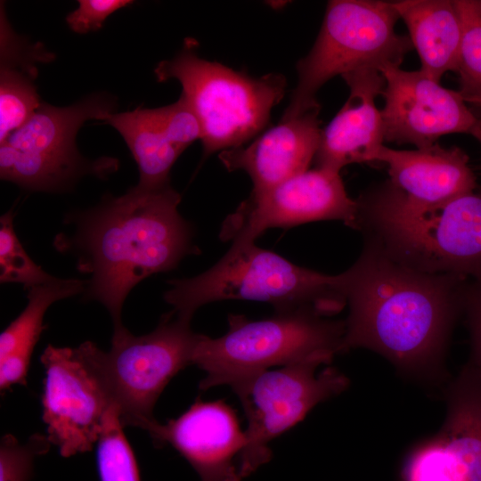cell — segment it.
<instances>
[{"mask_svg": "<svg viewBox=\"0 0 481 481\" xmlns=\"http://www.w3.org/2000/svg\"><path fill=\"white\" fill-rule=\"evenodd\" d=\"M159 82L177 80L182 95L196 114L205 157L246 144L267 125L272 109L284 96L281 74L258 77L200 58L197 42L185 39L171 59L154 69Z\"/></svg>", "mask_w": 481, "mask_h": 481, "instance_id": "6", "label": "cell"}, {"mask_svg": "<svg viewBox=\"0 0 481 481\" xmlns=\"http://www.w3.org/2000/svg\"><path fill=\"white\" fill-rule=\"evenodd\" d=\"M357 201L344 187L340 172L317 167L265 191L253 193L224 221L223 240H256L267 229L320 220L356 228Z\"/></svg>", "mask_w": 481, "mask_h": 481, "instance_id": "12", "label": "cell"}, {"mask_svg": "<svg viewBox=\"0 0 481 481\" xmlns=\"http://www.w3.org/2000/svg\"><path fill=\"white\" fill-rule=\"evenodd\" d=\"M86 282L58 279L28 290V304L20 314L0 335V360L17 359L28 365L42 330L46 310L54 302L84 291Z\"/></svg>", "mask_w": 481, "mask_h": 481, "instance_id": "22", "label": "cell"}, {"mask_svg": "<svg viewBox=\"0 0 481 481\" xmlns=\"http://www.w3.org/2000/svg\"><path fill=\"white\" fill-rule=\"evenodd\" d=\"M321 361L270 369L231 386L247 418L241 456L243 478L269 461V443L299 421L318 404L338 395L348 378L333 367L318 371Z\"/></svg>", "mask_w": 481, "mask_h": 481, "instance_id": "10", "label": "cell"}, {"mask_svg": "<svg viewBox=\"0 0 481 481\" xmlns=\"http://www.w3.org/2000/svg\"><path fill=\"white\" fill-rule=\"evenodd\" d=\"M51 443L47 437L35 434L26 443H20L11 434L4 435L0 443V481H29L34 461L48 452Z\"/></svg>", "mask_w": 481, "mask_h": 481, "instance_id": "26", "label": "cell"}, {"mask_svg": "<svg viewBox=\"0 0 481 481\" xmlns=\"http://www.w3.org/2000/svg\"><path fill=\"white\" fill-rule=\"evenodd\" d=\"M375 161L387 164L389 183L407 198L434 204L474 192L476 175L469 157L457 147L437 144L412 151L382 145Z\"/></svg>", "mask_w": 481, "mask_h": 481, "instance_id": "17", "label": "cell"}, {"mask_svg": "<svg viewBox=\"0 0 481 481\" xmlns=\"http://www.w3.org/2000/svg\"><path fill=\"white\" fill-rule=\"evenodd\" d=\"M379 70L385 82L380 112L386 141L420 149L436 144L442 135H472L481 126L460 92L442 86L420 69L407 71L387 63Z\"/></svg>", "mask_w": 481, "mask_h": 481, "instance_id": "13", "label": "cell"}, {"mask_svg": "<svg viewBox=\"0 0 481 481\" xmlns=\"http://www.w3.org/2000/svg\"><path fill=\"white\" fill-rule=\"evenodd\" d=\"M320 106L282 117L251 143L223 151L218 157L228 171L243 170L252 180V192L265 191L308 170L315 158L322 129Z\"/></svg>", "mask_w": 481, "mask_h": 481, "instance_id": "15", "label": "cell"}, {"mask_svg": "<svg viewBox=\"0 0 481 481\" xmlns=\"http://www.w3.org/2000/svg\"><path fill=\"white\" fill-rule=\"evenodd\" d=\"M200 335L190 319L172 311L148 334L135 336L121 325L114 328L109 352L97 346L96 362L124 427L146 430L156 420L157 400L171 379L192 364Z\"/></svg>", "mask_w": 481, "mask_h": 481, "instance_id": "9", "label": "cell"}, {"mask_svg": "<svg viewBox=\"0 0 481 481\" xmlns=\"http://www.w3.org/2000/svg\"><path fill=\"white\" fill-rule=\"evenodd\" d=\"M324 317L310 310L275 312L255 321L230 314L225 334H201L196 345L192 363L205 373L200 389L231 387L275 366L314 360L330 363L342 353L345 321Z\"/></svg>", "mask_w": 481, "mask_h": 481, "instance_id": "5", "label": "cell"}, {"mask_svg": "<svg viewBox=\"0 0 481 481\" xmlns=\"http://www.w3.org/2000/svg\"><path fill=\"white\" fill-rule=\"evenodd\" d=\"M118 407L107 411L97 442V468L101 481H141L134 452L123 432Z\"/></svg>", "mask_w": 481, "mask_h": 481, "instance_id": "23", "label": "cell"}, {"mask_svg": "<svg viewBox=\"0 0 481 481\" xmlns=\"http://www.w3.org/2000/svg\"><path fill=\"white\" fill-rule=\"evenodd\" d=\"M339 275L349 309L342 352L367 348L407 378L445 383L444 359L470 280L414 270L369 241Z\"/></svg>", "mask_w": 481, "mask_h": 481, "instance_id": "1", "label": "cell"}, {"mask_svg": "<svg viewBox=\"0 0 481 481\" xmlns=\"http://www.w3.org/2000/svg\"><path fill=\"white\" fill-rule=\"evenodd\" d=\"M406 481H460L449 452L436 436L413 452Z\"/></svg>", "mask_w": 481, "mask_h": 481, "instance_id": "27", "label": "cell"}, {"mask_svg": "<svg viewBox=\"0 0 481 481\" xmlns=\"http://www.w3.org/2000/svg\"><path fill=\"white\" fill-rule=\"evenodd\" d=\"M342 77L349 87V96L322 130L315 155L317 167L338 172L352 163L375 161L385 141L381 112L375 103L385 85L380 71L363 68Z\"/></svg>", "mask_w": 481, "mask_h": 481, "instance_id": "16", "label": "cell"}, {"mask_svg": "<svg viewBox=\"0 0 481 481\" xmlns=\"http://www.w3.org/2000/svg\"><path fill=\"white\" fill-rule=\"evenodd\" d=\"M446 415L436 435L460 481H481V369L467 363L447 382Z\"/></svg>", "mask_w": 481, "mask_h": 481, "instance_id": "18", "label": "cell"}, {"mask_svg": "<svg viewBox=\"0 0 481 481\" xmlns=\"http://www.w3.org/2000/svg\"><path fill=\"white\" fill-rule=\"evenodd\" d=\"M464 101L469 103H472L477 106H481V95L463 97Z\"/></svg>", "mask_w": 481, "mask_h": 481, "instance_id": "31", "label": "cell"}, {"mask_svg": "<svg viewBox=\"0 0 481 481\" xmlns=\"http://www.w3.org/2000/svg\"><path fill=\"white\" fill-rule=\"evenodd\" d=\"M13 216L8 211L0 219V280L20 283L29 289L55 277L45 273L26 253L13 229Z\"/></svg>", "mask_w": 481, "mask_h": 481, "instance_id": "25", "label": "cell"}, {"mask_svg": "<svg viewBox=\"0 0 481 481\" xmlns=\"http://www.w3.org/2000/svg\"><path fill=\"white\" fill-rule=\"evenodd\" d=\"M180 194L134 186L119 197H105L81 215L72 241L79 269L90 274L85 297L109 311L115 327L130 290L146 277L172 270L197 253L190 224L178 212Z\"/></svg>", "mask_w": 481, "mask_h": 481, "instance_id": "2", "label": "cell"}, {"mask_svg": "<svg viewBox=\"0 0 481 481\" xmlns=\"http://www.w3.org/2000/svg\"><path fill=\"white\" fill-rule=\"evenodd\" d=\"M405 22L417 50L421 69L439 82L443 75L456 71L461 24L454 0H402L392 2Z\"/></svg>", "mask_w": 481, "mask_h": 481, "instance_id": "20", "label": "cell"}, {"mask_svg": "<svg viewBox=\"0 0 481 481\" xmlns=\"http://www.w3.org/2000/svg\"><path fill=\"white\" fill-rule=\"evenodd\" d=\"M472 135L481 144V126L477 128Z\"/></svg>", "mask_w": 481, "mask_h": 481, "instance_id": "32", "label": "cell"}, {"mask_svg": "<svg viewBox=\"0 0 481 481\" xmlns=\"http://www.w3.org/2000/svg\"><path fill=\"white\" fill-rule=\"evenodd\" d=\"M462 314L466 318L470 339L468 363L481 369V280H470L469 282Z\"/></svg>", "mask_w": 481, "mask_h": 481, "instance_id": "30", "label": "cell"}, {"mask_svg": "<svg viewBox=\"0 0 481 481\" xmlns=\"http://www.w3.org/2000/svg\"><path fill=\"white\" fill-rule=\"evenodd\" d=\"M461 24L456 71L462 97L481 95V1L454 0Z\"/></svg>", "mask_w": 481, "mask_h": 481, "instance_id": "24", "label": "cell"}, {"mask_svg": "<svg viewBox=\"0 0 481 481\" xmlns=\"http://www.w3.org/2000/svg\"><path fill=\"white\" fill-rule=\"evenodd\" d=\"M96 348L91 341L76 348L49 345L40 357L46 437L63 457L92 450L114 404L96 362Z\"/></svg>", "mask_w": 481, "mask_h": 481, "instance_id": "11", "label": "cell"}, {"mask_svg": "<svg viewBox=\"0 0 481 481\" xmlns=\"http://www.w3.org/2000/svg\"><path fill=\"white\" fill-rule=\"evenodd\" d=\"M115 106L116 100L104 93H94L67 107L43 102L0 143L1 179L30 191L60 192L86 174L108 175L116 167L114 161L84 159L76 136L85 122L103 121Z\"/></svg>", "mask_w": 481, "mask_h": 481, "instance_id": "8", "label": "cell"}, {"mask_svg": "<svg viewBox=\"0 0 481 481\" xmlns=\"http://www.w3.org/2000/svg\"><path fill=\"white\" fill-rule=\"evenodd\" d=\"M78 7L66 17L69 28L75 33L98 31L107 18L118 10L131 5V0H78Z\"/></svg>", "mask_w": 481, "mask_h": 481, "instance_id": "29", "label": "cell"}, {"mask_svg": "<svg viewBox=\"0 0 481 481\" xmlns=\"http://www.w3.org/2000/svg\"><path fill=\"white\" fill-rule=\"evenodd\" d=\"M0 143L23 126L43 103L35 80L37 63L53 60V54L39 43L30 44L12 29L0 23Z\"/></svg>", "mask_w": 481, "mask_h": 481, "instance_id": "19", "label": "cell"}, {"mask_svg": "<svg viewBox=\"0 0 481 481\" xmlns=\"http://www.w3.org/2000/svg\"><path fill=\"white\" fill-rule=\"evenodd\" d=\"M122 136L139 170L137 187L159 190L170 186L169 175L183 152L169 139L159 124L155 109L137 107L111 112L103 119Z\"/></svg>", "mask_w": 481, "mask_h": 481, "instance_id": "21", "label": "cell"}, {"mask_svg": "<svg viewBox=\"0 0 481 481\" xmlns=\"http://www.w3.org/2000/svg\"><path fill=\"white\" fill-rule=\"evenodd\" d=\"M356 230L395 261L417 271L481 280V195L434 204L389 182L357 200Z\"/></svg>", "mask_w": 481, "mask_h": 481, "instance_id": "3", "label": "cell"}, {"mask_svg": "<svg viewBox=\"0 0 481 481\" xmlns=\"http://www.w3.org/2000/svg\"><path fill=\"white\" fill-rule=\"evenodd\" d=\"M159 445L169 444L192 466L200 481H241L246 444L234 410L222 400L197 399L187 411L166 423L157 420L146 429Z\"/></svg>", "mask_w": 481, "mask_h": 481, "instance_id": "14", "label": "cell"}, {"mask_svg": "<svg viewBox=\"0 0 481 481\" xmlns=\"http://www.w3.org/2000/svg\"><path fill=\"white\" fill-rule=\"evenodd\" d=\"M164 299L178 316L192 320L208 303L252 300L273 306L275 312L310 310L322 316L339 312L346 300L340 276L297 265L255 240H236L211 268L191 278L168 281Z\"/></svg>", "mask_w": 481, "mask_h": 481, "instance_id": "4", "label": "cell"}, {"mask_svg": "<svg viewBox=\"0 0 481 481\" xmlns=\"http://www.w3.org/2000/svg\"><path fill=\"white\" fill-rule=\"evenodd\" d=\"M155 112L171 142L183 151L196 140H201L200 121L182 94L175 102L156 108Z\"/></svg>", "mask_w": 481, "mask_h": 481, "instance_id": "28", "label": "cell"}, {"mask_svg": "<svg viewBox=\"0 0 481 481\" xmlns=\"http://www.w3.org/2000/svg\"><path fill=\"white\" fill-rule=\"evenodd\" d=\"M399 18L392 2L332 0L328 3L318 37L297 64L298 83L282 117L319 106L318 90L330 78L363 68L400 65L412 48L397 35Z\"/></svg>", "mask_w": 481, "mask_h": 481, "instance_id": "7", "label": "cell"}]
</instances>
